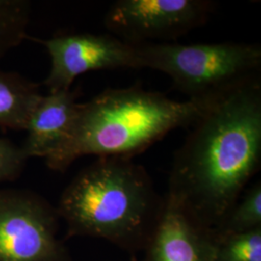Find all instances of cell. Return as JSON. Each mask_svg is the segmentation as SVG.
<instances>
[{
	"mask_svg": "<svg viewBox=\"0 0 261 261\" xmlns=\"http://www.w3.org/2000/svg\"><path fill=\"white\" fill-rule=\"evenodd\" d=\"M215 3L206 0H118L105 17L114 36L132 45L170 41L205 24Z\"/></svg>",
	"mask_w": 261,
	"mask_h": 261,
	"instance_id": "obj_6",
	"label": "cell"
},
{
	"mask_svg": "<svg viewBox=\"0 0 261 261\" xmlns=\"http://www.w3.org/2000/svg\"><path fill=\"white\" fill-rule=\"evenodd\" d=\"M214 261H261V227L242 233L216 234Z\"/></svg>",
	"mask_w": 261,
	"mask_h": 261,
	"instance_id": "obj_13",
	"label": "cell"
},
{
	"mask_svg": "<svg viewBox=\"0 0 261 261\" xmlns=\"http://www.w3.org/2000/svg\"><path fill=\"white\" fill-rule=\"evenodd\" d=\"M41 97L38 84L0 69V127L25 130Z\"/></svg>",
	"mask_w": 261,
	"mask_h": 261,
	"instance_id": "obj_10",
	"label": "cell"
},
{
	"mask_svg": "<svg viewBox=\"0 0 261 261\" xmlns=\"http://www.w3.org/2000/svg\"><path fill=\"white\" fill-rule=\"evenodd\" d=\"M28 160L21 147L0 138V183L19 177Z\"/></svg>",
	"mask_w": 261,
	"mask_h": 261,
	"instance_id": "obj_14",
	"label": "cell"
},
{
	"mask_svg": "<svg viewBox=\"0 0 261 261\" xmlns=\"http://www.w3.org/2000/svg\"><path fill=\"white\" fill-rule=\"evenodd\" d=\"M50 57L45 85L48 92L69 90L75 79L91 71L140 69L136 45L112 35L64 34L42 41Z\"/></svg>",
	"mask_w": 261,
	"mask_h": 261,
	"instance_id": "obj_7",
	"label": "cell"
},
{
	"mask_svg": "<svg viewBox=\"0 0 261 261\" xmlns=\"http://www.w3.org/2000/svg\"><path fill=\"white\" fill-rule=\"evenodd\" d=\"M140 68L168 75L191 101H213L261 79V47L247 43L136 45Z\"/></svg>",
	"mask_w": 261,
	"mask_h": 261,
	"instance_id": "obj_4",
	"label": "cell"
},
{
	"mask_svg": "<svg viewBox=\"0 0 261 261\" xmlns=\"http://www.w3.org/2000/svg\"><path fill=\"white\" fill-rule=\"evenodd\" d=\"M175 152L168 195L215 229L261 165V79L216 100Z\"/></svg>",
	"mask_w": 261,
	"mask_h": 261,
	"instance_id": "obj_1",
	"label": "cell"
},
{
	"mask_svg": "<svg viewBox=\"0 0 261 261\" xmlns=\"http://www.w3.org/2000/svg\"><path fill=\"white\" fill-rule=\"evenodd\" d=\"M163 204L142 166L130 158L102 157L69 183L56 210L67 237L100 238L136 256L149 241Z\"/></svg>",
	"mask_w": 261,
	"mask_h": 261,
	"instance_id": "obj_3",
	"label": "cell"
},
{
	"mask_svg": "<svg viewBox=\"0 0 261 261\" xmlns=\"http://www.w3.org/2000/svg\"><path fill=\"white\" fill-rule=\"evenodd\" d=\"M30 8L25 0H0V59L23 42Z\"/></svg>",
	"mask_w": 261,
	"mask_h": 261,
	"instance_id": "obj_11",
	"label": "cell"
},
{
	"mask_svg": "<svg viewBox=\"0 0 261 261\" xmlns=\"http://www.w3.org/2000/svg\"><path fill=\"white\" fill-rule=\"evenodd\" d=\"M215 242L214 229L167 194L143 261H214Z\"/></svg>",
	"mask_w": 261,
	"mask_h": 261,
	"instance_id": "obj_8",
	"label": "cell"
},
{
	"mask_svg": "<svg viewBox=\"0 0 261 261\" xmlns=\"http://www.w3.org/2000/svg\"><path fill=\"white\" fill-rule=\"evenodd\" d=\"M215 101H175L140 86L107 89L80 103L65 142L45 160L47 168L63 172L84 156L132 159L169 132L191 127Z\"/></svg>",
	"mask_w": 261,
	"mask_h": 261,
	"instance_id": "obj_2",
	"label": "cell"
},
{
	"mask_svg": "<svg viewBox=\"0 0 261 261\" xmlns=\"http://www.w3.org/2000/svg\"><path fill=\"white\" fill-rule=\"evenodd\" d=\"M261 227V184H254L239 198L222 223L214 229L216 234L242 233Z\"/></svg>",
	"mask_w": 261,
	"mask_h": 261,
	"instance_id": "obj_12",
	"label": "cell"
},
{
	"mask_svg": "<svg viewBox=\"0 0 261 261\" xmlns=\"http://www.w3.org/2000/svg\"><path fill=\"white\" fill-rule=\"evenodd\" d=\"M59 219L36 194L0 189V261H72L57 237Z\"/></svg>",
	"mask_w": 261,
	"mask_h": 261,
	"instance_id": "obj_5",
	"label": "cell"
},
{
	"mask_svg": "<svg viewBox=\"0 0 261 261\" xmlns=\"http://www.w3.org/2000/svg\"><path fill=\"white\" fill-rule=\"evenodd\" d=\"M77 91L60 90L42 95L31 113L21 147L29 158H48L67 140L80 103Z\"/></svg>",
	"mask_w": 261,
	"mask_h": 261,
	"instance_id": "obj_9",
	"label": "cell"
}]
</instances>
